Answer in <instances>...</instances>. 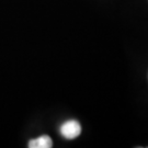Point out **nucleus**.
Masks as SVG:
<instances>
[{
    "instance_id": "obj_1",
    "label": "nucleus",
    "mask_w": 148,
    "mask_h": 148,
    "mask_svg": "<svg viewBox=\"0 0 148 148\" xmlns=\"http://www.w3.org/2000/svg\"><path fill=\"white\" fill-rule=\"evenodd\" d=\"M60 134L66 139H75L81 134V125L76 120H69L60 126Z\"/></svg>"
},
{
    "instance_id": "obj_2",
    "label": "nucleus",
    "mask_w": 148,
    "mask_h": 148,
    "mask_svg": "<svg viewBox=\"0 0 148 148\" xmlns=\"http://www.w3.org/2000/svg\"><path fill=\"white\" fill-rule=\"evenodd\" d=\"M29 148H51L53 147V140L48 135H42L40 137L29 142Z\"/></svg>"
}]
</instances>
